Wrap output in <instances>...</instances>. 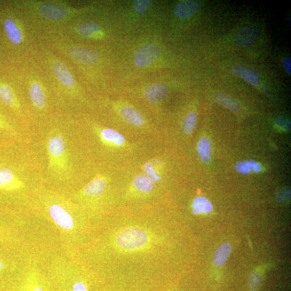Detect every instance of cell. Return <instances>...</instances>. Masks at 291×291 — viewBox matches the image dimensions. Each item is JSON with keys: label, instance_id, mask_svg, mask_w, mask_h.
<instances>
[{"label": "cell", "instance_id": "9a60e30c", "mask_svg": "<svg viewBox=\"0 0 291 291\" xmlns=\"http://www.w3.org/2000/svg\"><path fill=\"white\" fill-rule=\"evenodd\" d=\"M169 89L162 84L152 85L148 86L145 91V96L149 101L158 102L164 99L168 94Z\"/></svg>", "mask_w": 291, "mask_h": 291}, {"label": "cell", "instance_id": "e0dca14e", "mask_svg": "<svg viewBox=\"0 0 291 291\" xmlns=\"http://www.w3.org/2000/svg\"><path fill=\"white\" fill-rule=\"evenodd\" d=\"M121 114L124 120L133 125L140 126L144 123V119L142 115L132 107H122L121 109Z\"/></svg>", "mask_w": 291, "mask_h": 291}, {"label": "cell", "instance_id": "44dd1931", "mask_svg": "<svg viewBox=\"0 0 291 291\" xmlns=\"http://www.w3.org/2000/svg\"><path fill=\"white\" fill-rule=\"evenodd\" d=\"M133 185L139 191L144 193L152 192L154 188V182L147 176L139 175L134 178Z\"/></svg>", "mask_w": 291, "mask_h": 291}, {"label": "cell", "instance_id": "836d02e7", "mask_svg": "<svg viewBox=\"0 0 291 291\" xmlns=\"http://www.w3.org/2000/svg\"><path fill=\"white\" fill-rule=\"evenodd\" d=\"M2 263L1 262V261H0V269H1L2 268Z\"/></svg>", "mask_w": 291, "mask_h": 291}, {"label": "cell", "instance_id": "52a82bcc", "mask_svg": "<svg viewBox=\"0 0 291 291\" xmlns=\"http://www.w3.org/2000/svg\"><path fill=\"white\" fill-rule=\"evenodd\" d=\"M3 27L8 40L13 45L24 46L27 37L24 26L20 20L13 18H7L4 21Z\"/></svg>", "mask_w": 291, "mask_h": 291}, {"label": "cell", "instance_id": "603a6c76", "mask_svg": "<svg viewBox=\"0 0 291 291\" xmlns=\"http://www.w3.org/2000/svg\"><path fill=\"white\" fill-rule=\"evenodd\" d=\"M193 212L195 214H208L213 210V204L204 197H198L192 203Z\"/></svg>", "mask_w": 291, "mask_h": 291}, {"label": "cell", "instance_id": "2e32d148", "mask_svg": "<svg viewBox=\"0 0 291 291\" xmlns=\"http://www.w3.org/2000/svg\"><path fill=\"white\" fill-rule=\"evenodd\" d=\"M106 182L101 176L96 177L86 185L83 190L85 195L90 196H98L104 192Z\"/></svg>", "mask_w": 291, "mask_h": 291}, {"label": "cell", "instance_id": "9c48e42d", "mask_svg": "<svg viewBox=\"0 0 291 291\" xmlns=\"http://www.w3.org/2000/svg\"><path fill=\"white\" fill-rule=\"evenodd\" d=\"M0 99L19 115L23 114L20 101L11 86L4 82H0Z\"/></svg>", "mask_w": 291, "mask_h": 291}, {"label": "cell", "instance_id": "3957f363", "mask_svg": "<svg viewBox=\"0 0 291 291\" xmlns=\"http://www.w3.org/2000/svg\"><path fill=\"white\" fill-rule=\"evenodd\" d=\"M116 240L117 245L121 249L133 251L144 249L149 244L150 239L145 230L132 227L120 231Z\"/></svg>", "mask_w": 291, "mask_h": 291}, {"label": "cell", "instance_id": "f1b7e54d", "mask_svg": "<svg viewBox=\"0 0 291 291\" xmlns=\"http://www.w3.org/2000/svg\"><path fill=\"white\" fill-rule=\"evenodd\" d=\"M291 190L285 188L279 191L276 195V200L280 203H287L290 200Z\"/></svg>", "mask_w": 291, "mask_h": 291}, {"label": "cell", "instance_id": "8fae6325", "mask_svg": "<svg viewBox=\"0 0 291 291\" xmlns=\"http://www.w3.org/2000/svg\"><path fill=\"white\" fill-rule=\"evenodd\" d=\"M49 213L53 220L62 228L70 229L73 227L71 215L60 205L52 204L49 208Z\"/></svg>", "mask_w": 291, "mask_h": 291}, {"label": "cell", "instance_id": "ffe728a7", "mask_svg": "<svg viewBox=\"0 0 291 291\" xmlns=\"http://www.w3.org/2000/svg\"><path fill=\"white\" fill-rule=\"evenodd\" d=\"M197 151L199 158L203 163H208L211 160L212 154L211 144L208 138L203 137L199 140Z\"/></svg>", "mask_w": 291, "mask_h": 291}, {"label": "cell", "instance_id": "d6a6232c", "mask_svg": "<svg viewBox=\"0 0 291 291\" xmlns=\"http://www.w3.org/2000/svg\"><path fill=\"white\" fill-rule=\"evenodd\" d=\"M33 291H45L39 287L36 288Z\"/></svg>", "mask_w": 291, "mask_h": 291}, {"label": "cell", "instance_id": "277c9868", "mask_svg": "<svg viewBox=\"0 0 291 291\" xmlns=\"http://www.w3.org/2000/svg\"><path fill=\"white\" fill-rule=\"evenodd\" d=\"M48 62L54 77L63 91L68 95L71 93L75 88V83L73 75L67 65L55 57L48 59Z\"/></svg>", "mask_w": 291, "mask_h": 291}, {"label": "cell", "instance_id": "7c38bea8", "mask_svg": "<svg viewBox=\"0 0 291 291\" xmlns=\"http://www.w3.org/2000/svg\"><path fill=\"white\" fill-rule=\"evenodd\" d=\"M102 143L112 146H121L126 143L122 135L110 128L98 129L96 132Z\"/></svg>", "mask_w": 291, "mask_h": 291}, {"label": "cell", "instance_id": "7402d4cb", "mask_svg": "<svg viewBox=\"0 0 291 291\" xmlns=\"http://www.w3.org/2000/svg\"><path fill=\"white\" fill-rule=\"evenodd\" d=\"M100 30L99 24L94 22H88L80 24L75 29V32L80 36L90 37L98 34Z\"/></svg>", "mask_w": 291, "mask_h": 291}, {"label": "cell", "instance_id": "7a4b0ae2", "mask_svg": "<svg viewBox=\"0 0 291 291\" xmlns=\"http://www.w3.org/2000/svg\"><path fill=\"white\" fill-rule=\"evenodd\" d=\"M24 12L30 18L48 24H68L76 10L64 2L24 1L20 2Z\"/></svg>", "mask_w": 291, "mask_h": 291}, {"label": "cell", "instance_id": "d4e9b609", "mask_svg": "<svg viewBox=\"0 0 291 291\" xmlns=\"http://www.w3.org/2000/svg\"><path fill=\"white\" fill-rule=\"evenodd\" d=\"M196 121L197 115L195 112H193L188 114L183 121V132L188 135L192 134L195 128Z\"/></svg>", "mask_w": 291, "mask_h": 291}, {"label": "cell", "instance_id": "83f0119b", "mask_svg": "<svg viewBox=\"0 0 291 291\" xmlns=\"http://www.w3.org/2000/svg\"><path fill=\"white\" fill-rule=\"evenodd\" d=\"M152 4V1L149 0H136L133 1V6L139 13H143Z\"/></svg>", "mask_w": 291, "mask_h": 291}, {"label": "cell", "instance_id": "4316f807", "mask_svg": "<svg viewBox=\"0 0 291 291\" xmlns=\"http://www.w3.org/2000/svg\"><path fill=\"white\" fill-rule=\"evenodd\" d=\"M0 131L5 132L9 136L18 137V133L14 127L10 124L6 118L0 112Z\"/></svg>", "mask_w": 291, "mask_h": 291}, {"label": "cell", "instance_id": "6da1fadb", "mask_svg": "<svg viewBox=\"0 0 291 291\" xmlns=\"http://www.w3.org/2000/svg\"><path fill=\"white\" fill-rule=\"evenodd\" d=\"M48 171L51 176L59 179L71 175L72 164L67 139L58 128L48 132L47 139Z\"/></svg>", "mask_w": 291, "mask_h": 291}, {"label": "cell", "instance_id": "f546056e", "mask_svg": "<svg viewBox=\"0 0 291 291\" xmlns=\"http://www.w3.org/2000/svg\"><path fill=\"white\" fill-rule=\"evenodd\" d=\"M274 122L278 127L284 130H289L291 127L290 120L285 116H280L276 117L274 120Z\"/></svg>", "mask_w": 291, "mask_h": 291}, {"label": "cell", "instance_id": "ac0fdd59", "mask_svg": "<svg viewBox=\"0 0 291 291\" xmlns=\"http://www.w3.org/2000/svg\"><path fill=\"white\" fill-rule=\"evenodd\" d=\"M232 251V247L229 243H223L215 251L214 256V263L217 267H222L225 264Z\"/></svg>", "mask_w": 291, "mask_h": 291}, {"label": "cell", "instance_id": "8992f818", "mask_svg": "<svg viewBox=\"0 0 291 291\" xmlns=\"http://www.w3.org/2000/svg\"><path fill=\"white\" fill-rule=\"evenodd\" d=\"M28 89L29 99L34 109L40 112L46 111L48 105V95L41 80L35 77L30 78Z\"/></svg>", "mask_w": 291, "mask_h": 291}, {"label": "cell", "instance_id": "4dcf8cb0", "mask_svg": "<svg viewBox=\"0 0 291 291\" xmlns=\"http://www.w3.org/2000/svg\"><path fill=\"white\" fill-rule=\"evenodd\" d=\"M284 67L288 73H291V59L290 58H285L283 62Z\"/></svg>", "mask_w": 291, "mask_h": 291}, {"label": "cell", "instance_id": "4fadbf2b", "mask_svg": "<svg viewBox=\"0 0 291 291\" xmlns=\"http://www.w3.org/2000/svg\"><path fill=\"white\" fill-rule=\"evenodd\" d=\"M231 72L253 85L257 86L260 83L258 74L252 69L248 68L242 65H236L232 67Z\"/></svg>", "mask_w": 291, "mask_h": 291}, {"label": "cell", "instance_id": "5b68a950", "mask_svg": "<svg viewBox=\"0 0 291 291\" xmlns=\"http://www.w3.org/2000/svg\"><path fill=\"white\" fill-rule=\"evenodd\" d=\"M59 48L70 58L83 64H92L99 61V54L95 51L83 48L69 46L66 42L56 43Z\"/></svg>", "mask_w": 291, "mask_h": 291}, {"label": "cell", "instance_id": "ba28073f", "mask_svg": "<svg viewBox=\"0 0 291 291\" xmlns=\"http://www.w3.org/2000/svg\"><path fill=\"white\" fill-rule=\"evenodd\" d=\"M260 37V32L256 27L246 25L237 30L233 37L235 45L240 48L249 47Z\"/></svg>", "mask_w": 291, "mask_h": 291}, {"label": "cell", "instance_id": "484cf974", "mask_svg": "<svg viewBox=\"0 0 291 291\" xmlns=\"http://www.w3.org/2000/svg\"><path fill=\"white\" fill-rule=\"evenodd\" d=\"M262 280V274L258 271L252 272L248 279V289L250 291H257L260 289Z\"/></svg>", "mask_w": 291, "mask_h": 291}, {"label": "cell", "instance_id": "cb8c5ba5", "mask_svg": "<svg viewBox=\"0 0 291 291\" xmlns=\"http://www.w3.org/2000/svg\"><path fill=\"white\" fill-rule=\"evenodd\" d=\"M236 170L242 174H248L253 170L255 172H260L261 170V166L253 160H249L246 162H240L235 166Z\"/></svg>", "mask_w": 291, "mask_h": 291}, {"label": "cell", "instance_id": "1f68e13d", "mask_svg": "<svg viewBox=\"0 0 291 291\" xmlns=\"http://www.w3.org/2000/svg\"><path fill=\"white\" fill-rule=\"evenodd\" d=\"M73 291H87L84 284L80 282L75 283L73 286Z\"/></svg>", "mask_w": 291, "mask_h": 291}, {"label": "cell", "instance_id": "d6986e66", "mask_svg": "<svg viewBox=\"0 0 291 291\" xmlns=\"http://www.w3.org/2000/svg\"><path fill=\"white\" fill-rule=\"evenodd\" d=\"M214 99L217 103L231 111L237 112L240 110V105L235 99L225 94L218 93L215 94Z\"/></svg>", "mask_w": 291, "mask_h": 291}, {"label": "cell", "instance_id": "5bb4252c", "mask_svg": "<svg viewBox=\"0 0 291 291\" xmlns=\"http://www.w3.org/2000/svg\"><path fill=\"white\" fill-rule=\"evenodd\" d=\"M200 5L199 1L194 0L182 1L176 5L174 13L180 18L190 17L197 12L200 7Z\"/></svg>", "mask_w": 291, "mask_h": 291}, {"label": "cell", "instance_id": "30bf717a", "mask_svg": "<svg viewBox=\"0 0 291 291\" xmlns=\"http://www.w3.org/2000/svg\"><path fill=\"white\" fill-rule=\"evenodd\" d=\"M158 46L147 44L140 48L134 56V63L137 66L143 67L154 62L160 55Z\"/></svg>", "mask_w": 291, "mask_h": 291}]
</instances>
